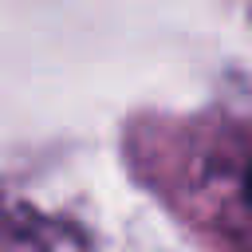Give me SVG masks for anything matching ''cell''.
<instances>
[{
  "mask_svg": "<svg viewBox=\"0 0 252 252\" xmlns=\"http://www.w3.org/2000/svg\"><path fill=\"white\" fill-rule=\"evenodd\" d=\"M244 193H248V201H252V165H248V173H244Z\"/></svg>",
  "mask_w": 252,
  "mask_h": 252,
  "instance_id": "cell-1",
  "label": "cell"
}]
</instances>
